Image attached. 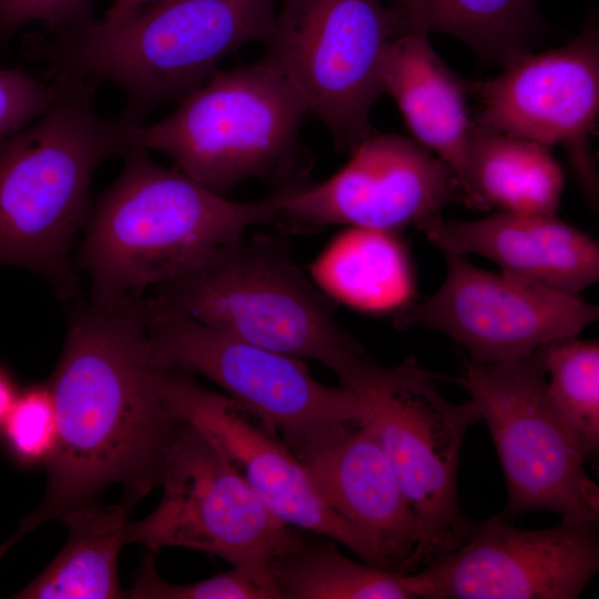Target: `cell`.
Listing matches in <instances>:
<instances>
[{"mask_svg":"<svg viewBox=\"0 0 599 599\" xmlns=\"http://www.w3.org/2000/svg\"><path fill=\"white\" fill-rule=\"evenodd\" d=\"M153 291L154 297L204 325L323 364L343 387L370 361L336 323L329 297L273 241L240 236Z\"/></svg>","mask_w":599,"mask_h":599,"instance_id":"5","label":"cell"},{"mask_svg":"<svg viewBox=\"0 0 599 599\" xmlns=\"http://www.w3.org/2000/svg\"><path fill=\"white\" fill-rule=\"evenodd\" d=\"M444 255L441 286L428 298L399 309L396 327L436 329L461 345L470 359L502 363L577 336L598 319L599 308L579 295L485 271L463 255Z\"/></svg>","mask_w":599,"mask_h":599,"instance_id":"13","label":"cell"},{"mask_svg":"<svg viewBox=\"0 0 599 599\" xmlns=\"http://www.w3.org/2000/svg\"><path fill=\"white\" fill-rule=\"evenodd\" d=\"M422 230L443 253L475 254L502 273L571 295L599 278V246L555 215L499 212L475 221L437 217Z\"/></svg>","mask_w":599,"mask_h":599,"instance_id":"18","label":"cell"},{"mask_svg":"<svg viewBox=\"0 0 599 599\" xmlns=\"http://www.w3.org/2000/svg\"><path fill=\"white\" fill-rule=\"evenodd\" d=\"M457 193L453 171L415 140L372 133L327 180L290 187L277 221L294 229L343 224L399 233L440 217Z\"/></svg>","mask_w":599,"mask_h":599,"instance_id":"14","label":"cell"},{"mask_svg":"<svg viewBox=\"0 0 599 599\" xmlns=\"http://www.w3.org/2000/svg\"><path fill=\"white\" fill-rule=\"evenodd\" d=\"M0 433L7 451L20 466L49 461L57 444L58 419L48 383L19 390Z\"/></svg>","mask_w":599,"mask_h":599,"instance_id":"27","label":"cell"},{"mask_svg":"<svg viewBox=\"0 0 599 599\" xmlns=\"http://www.w3.org/2000/svg\"><path fill=\"white\" fill-rule=\"evenodd\" d=\"M140 307L154 366L211 379L267 432L280 433L295 456L367 419L358 393L319 383L303 359L204 325L154 296Z\"/></svg>","mask_w":599,"mask_h":599,"instance_id":"7","label":"cell"},{"mask_svg":"<svg viewBox=\"0 0 599 599\" xmlns=\"http://www.w3.org/2000/svg\"><path fill=\"white\" fill-rule=\"evenodd\" d=\"M140 302L103 306L79 303L48 385L58 436L45 464L48 486L0 556L18 538L68 510L95 502L121 484L132 507L159 485L163 456L181 425L161 392V368L146 351Z\"/></svg>","mask_w":599,"mask_h":599,"instance_id":"1","label":"cell"},{"mask_svg":"<svg viewBox=\"0 0 599 599\" xmlns=\"http://www.w3.org/2000/svg\"><path fill=\"white\" fill-rule=\"evenodd\" d=\"M54 99L53 83L18 69H0V139L42 115Z\"/></svg>","mask_w":599,"mask_h":599,"instance_id":"29","label":"cell"},{"mask_svg":"<svg viewBox=\"0 0 599 599\" xmlns=\"http://www.w3.org/2000/svg\"><path fill=\"white\" fill-rule=\"evenodd\" d=\"M276 0H158L115 24L40 37L35 55L50 73L111 82L125 97L121 118L144 124L155 108L181 100L229 54L267 38Z\"/></svg>","mask_w":599,"mask_h":599,"instance_id":"4","label":"cell"},{"mask_svg":"<svg viewBox=\"0 0 599 599\" xmlns=\"http://www.w3.org/2000/svg\"><path fill=\"white\" fill-rule=\"evenodd\" d=\"M161 392L177 419L220 447L280 520L339 542L363 559L359 539L324 502L303 463L232 398L177 369L162 372Z\"/></svg>","mask_w":599,"mask_h":599,"instance_id":"16","label":"cell"},{"mask_svg":"<svg viewBox=\"0 0 599 599\" xmlns=\"http://www.w3.org/2000/svg\"><path fill=\"white\" fill-rule=\"evenodd\" d=\"M154 1L158 0H112L100 22L115 24Z\"/></svg>","mask_w":599,"mask_h":599,"instance_id":"31","label":"cell"},{"mask_svg":"<svg viewBox=\"0 0 599 599\" xmlns=\"http://www.w3.org/2000/svg\"><path fill=\"white\" fill-rule=\"evenodd\" d=\"M564 172L549 148L473 124L464 201L485 210L555 215Z\"/></svg>","mask_w":599,"mask_h":599,"instance_id":"20","label":"cell"},{"mask_svg":"<svg viewBox=\"0 0 599 599\" xmlns=\"http://www.w3.org/2000/svg\"><path fill=\"white\" fill-rule=\"evenodd\" d=\"M476 126L566 148L589 201L598 176L589 150L599 110V37L593 22L564 47L509 60L480 85Z\"/></svg>","mask_w":599,"mask_h":599,"instance_id":"15","label":"cell"},{"mask_svg":"<svg viewBox=\"0 0 599 599\" xmlns=\"http://www.w3.org/2000/svg\"><path fill=\"white\" fill-rule=\"evenodd\" d=\"M399 32H446L506 64L539 26L535 0H387Z\"/></svg>","mask_w":599,"mask_h":599,"instance_id":"23","label":"cell"},{"mask_svg":"<svg viewBox=\"0 0 599 599\" xmlns=\"http://www.w3.org/2000/svg\"><path fill=\"white\" fill-rule=\"evenodd\" d=\"M547 392L556 410L593 458L599 448V344L577 336L541 347Z\"/></svg>","mask_w":599,"mask_h":599,"instance_id":"25","label":"cell"},{"mask_svg":"<svg viewBox=\"0 0 599 599\" xmlns=\"http://www.w3.org/2000/svg\"><path fill=\"white\" fill-rule=\"evenodd\" d=\"M436 378L414 358L395 367L375 363L353 389L417 522L410 572L457 549L478 525L460 509L457 474L466 432L480 416L470 399H446Z\"/></svg>","mask_w":599,"mask_h":599,"instance_id":"8","label":"cell"},{"mask_svg":"<svg viewBox=\"0 0 599 599\" xmlns=\"http://www.w3.org/2000/svg\"><path fill=\"white\" fill-rule=\"evenodd\" d=\"M398 33L385 0H276L264 57L351 153L373 133L383 54Z\"/></svg>","mask_w":599,"mask_h":599,"instance_id":"10","label":"cell"},{"mask_svg":"<svg viewBox=\"0 0 599 599\" xmlns=\"http://www.w3.org/2000/svg\"><path fill=\"white\" fill-rule=\"evenodd\" d=\"M427 35L406 31L388 42L380 63L382 87L395 100L415 141L453 171L464 197L473 128L466 89Z\"/></svg>","mask_w":599,"mask_h":599,"instance_id":"19","label":"cell"},{"mask_svg":"<svg viewBox=\"0 0 599 599\" xmlns=\"http://www.w3.org/2000/svg\"><path fill=\"white\" fill-rule=\"evenodd\" d=\"M130 507L82 505L60 519L69 529L64 548L29 586L13 598H125L118 580V559L124 546Z\"/></svg>","mask_w":599,"mask_h":599,"instance_id":"22","label":"cell"},{"mask_svg":"<svg viewBox=\"0 0 599 599\" xmlns=\"http://www.w3.org/2000/svg\"><path fill=\"white\" fill-rule=\"evenodd\" d=\"M119 177L90 210L79 264L91 301L121 306L196 268L247 229L277 221L286 190L251 202L229 200L146 150L124 156Z\"/></svg>","mask_w":599,"mask_h":599,"instance_id":"3","label":"cell"},{"mask_svg":"<svg viewBox=\"0 0 599 599\" xmlns=\"http://www.w3.org/2000/svg\"><path fill=\"white\" fill-rule=\"evenodd\" d=\"M328 297L372 313L399 311L412 302L415 274L398 233L348 226L312 265Z\"/></svg>","mask_w":599,"mask_h":599,"instance_id":"21","label":"cell"},{"mask_svg":"<svg viewBox=\"0 0 599 599\" xmlns=\"http://www.w3.org/2000/svg\"><path fill=\"white\" fill-rule=\"evenodd\" d=\"M599 521L521 529L496 515L457 549L399 579L423 599H576L599 569Z\"/></svg>","mask_w":599,"mask_h":599,"instance_id":"12","label":"cell"},{"mask_svg":"<svg viewBox=\"0 0 599 599\" xmlns=\"http://www.w3.org/2000/svg\"><path fill=\"white\" fill-rule=\"evenodd\" d=\"M124 596L134 599H281L271 562L241 564L202 581L172 585L158 575L152 552L142 561L132 589Z\"/></svg>","mask_w":599,"mask_h":599,"instance_id":"26","label":"cell"},{"mask_svg":"<svg viewBox=\"0 0 599 599\" xmlns=\"http://www.w3.org/2000/svg\"><path fill=\"white\" fill-rule=\"evenodd\" d=\"M93 7L94 0H0V44L33 22L51 33L87 27L98 21Z\"/></svg>","mask_w":599,"mask_h":599,"instance_id":"28","label":"cell"},{"mask_svg":"<svg viewBox=\"0 0 599 599\" xmlns=\"http://www.w3.org/2000/svg\"><path fill=\"white\" fill-rule=\"evenodd\" d=\"M459 383L491 435L506 483L507 519L536 510L599 521L587 454L552 405L541 348L502 363L467 361Z\"/></svg>","mask_w":599,"mask_h":599,"instance_id":"9","label":"cell"},{"mask_svg":"<svg viewBox=\"0 0 599 599\" xmlns=\"http://www.w3.org/2000/svg\"><path fill=\"white\" fill-rule=\"evenodd\" d=\"M50 77L48 110L0 139V265L31 270L72 300L79 282L70 251L90 214L92 179L103 162L136 149L141 124L102 116L94 80Z\"/></svg>","mask_w":599,"mask_h":599,"instance_id":"2","label":"cell"},{"mask_svg":"<svg viewBox=\"0 0 599 599\" xmlns=\"http://www.w3.org/2000/svg\"><path fill=\"white\" fill-rule=\"evenodd\" d=\"M156 508L128 522L124 544L150 550L180 547L212 554L231 566L271 560L300 535L280 520L227 456L195 427L181 422L160 471Z\"/></svg>","mask_w":599,"mask_h":599,"instance_id":"11","label":"cell"},{"mask_svg":"<svg viewBox=\"0 0 599 599\" xmlns=\"http://www.w3.org/2000/svg\"><path fill=\"white\" fill-rule=\"evenodd\" d=\"M296 457L324 502L359 539L363 561L410 572L417 522L368 420Z\"/></svg>","mask_w":599,"mask_h":599,"instance_id":"17","label":"cell"},{"mask_svg":"<svg viewBox=\"0 0 599 599\" xmlns=\"http://www.w3.org/2000/svg\"><path fill=\"white\" fill-rule=\"evenodd\" d=\"M282 599H414L399 572L345 557L334 540L297 542L271 560Z\"/></svg>","mask_w":599,"mask_h":599,"instance_id":"24","label":"cell"},{"mask_svg":"<svg viewBox=\"0 0 599 599\" xmlns=\"http://www.w3.org/2000/svg\"><path fill=\"white\" fill-rule=\"evenodd\" d=\"M306 105L265 57L216 71L163 120L139 125L136 149L165 153L185 175L225 195L252 180L303 185L298 134Z\"/></svg>","mask_w":599,"mask_h":599,"instance_id":"6","label":"cell"},{"mask_svg":"<svg viewBox=\"0 0 599 599\" xmlns=\"http://www.w3.org/2000/svg\"><path fill=\"white\" fill-rule=\"evenodd\" d=\"M19 389L12 374L0 365V429L18 396Z\"/></svg>","mask_w":599,"mask_h":599,"instance_id":"30","label":"cell"}]
</instances>
